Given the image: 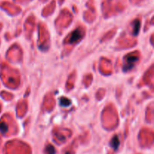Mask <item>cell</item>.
Wrapping results in <instances>:
<instances>
[{"mask_svg":"<svg viewBox=\"0 0 154 154\" xmlns=\"http://www.w3.org/2000/svg\"><path fill=\"white\" fill-rule=\"evenodd\" d=\"M83 33L82 30L81 29H77V30H75L72 34H71L69 39H68V43H75L76 42H77L78 40L82 38Z\"/></svg>","mask_w":154,"mask_h":154,"instance_id":"6da1fadb","label":"cell"},{"mask_svg":"<svg viewBox=\"0 0 154 154\" xmlns=\"http://www.w3.org/2000/svg\"><path fill=\"white\" fill-rule=\"evenodd\" d=\"M137 60H138V57H137L136 56H134V55H130L129 57V58L126 60V61H127V64H126V67H125L123 69H124L125 70H127L131 69V68H132V67L134 66V63H135Z\"/></svg>","mask_w":154,"mask_h":154,"instance_id":"7a4b0ae2","label":"cell"},{"mask_svg":"<svg viewBox=\"0 0 154 154\" xmlns=\"http://www.w3.org/2000/svg\"><path fill=\"white\" fill-rule=\"evenodd\" d=\"M119 143L120 141L118 137L114 136V138L112 139V141H111V142H110V145H111V147H112L114 150H117V149L118 148V147H119Z\"/></svg>","mask_w":154,"mask_h":154,"instance_id":"3957f363","label":"cell"},{"mask_svg":"<svg viewBox=\"0 0 154 154\" xmlns=\"http://www.w3.org/2000/svg\"><path fill=\"white\" fill-rule=\"evenodd\" d=\"M140 26L141 23L139 20H137V21H135L134 22V34H135V35H137L138 33H139V29H140Z\"/></svg>","mask_w":154,"mask_h":154,"instance_id":"277c9868","label":"cell"},{"mask_svg":"<svg viewBox=\"0 0 154 154\" xmlns=\"http://www.w3.org/2000/svg\"><path fill=\"white\" fill-rule=\"evenodd\" d=\"M46 151H47V154H55L56 151H55L54 147L51 145H48L46 148Z\"/></svg>","mask_w":154,"mask_h":154,"instance_id":"5b68a950","label":"cell"},{"mask_svg":"<svg viewBox=\"0 0 154 154\" xmlns=\"http://www.w3.org/2000/svg\"><path fill=\"white\" fill-rule=\"evenodd\" d=\"M0 131L1 132H6L8 131V126L5 123H0Z\"/></svg>","mask_w":154,"mask_h":154,"instance_id":"8992f818","label":"cell"}]
</instances>
